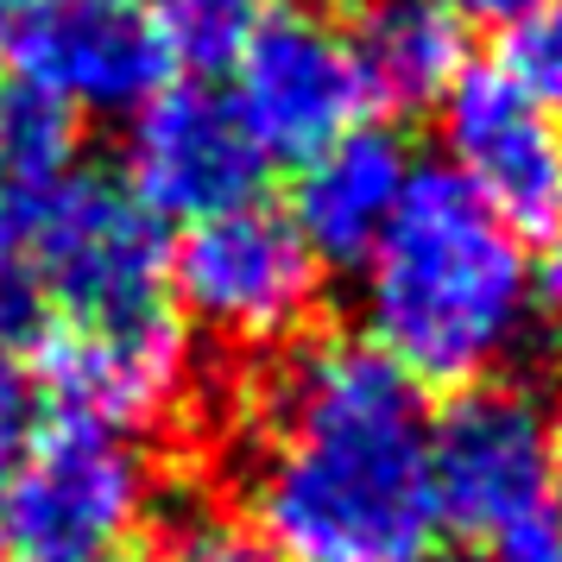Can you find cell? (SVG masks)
<instances>
[{
  "mask_svg": "<svg viewBox=\"0 0 562 562\" xmlns=\"http://www.w3.org/2000/svg\"><path fill=\"white\" fill-rule=\"evenodd\" d=\"M234 474L247 531L284 562H430V405L380 348L284 341L240 405Z\"/></svg>",
  "mask_w": 562,
  "mask_h": 562,
  "instance_id": "obj_1",
  "label": "cell"
},
{
  "mask_svg": "<svg viewBox=\"0 0 562 562\" xmlns=\"http://www.w3.org/2000/svg\"><path fill=\"white\" fill-rule=\"evenodd\" d=\"M360 323L417 385L499 380L537 329V259L525 228L456 171H411L380 247L360 259Z\"/></svg>",
  "mask_w": 562,
  "mask_h": 562,
  "instance_id": "obj_2",
  "label": "cell"
},
{
  "mask_svg": "<svg viewBox=\"0 0 562 562\" xmlns=\"http://www.w3.org/2000/svg\"><path fill=\"white\" fill-rule=\"evenodd\" d=\"M0 259L20 279V297L7 310L26 329L171 304L165 222L139 203L127 178H102L82 165L52 196H38L13 228H0Z\"/></svg>",
  "mask_w": 562,
  "mask_h": 562,
  "instance_id": "obj_3",
  "label": "cell"
},
{
  "mask_svg": "<svg viewBox=\"0 0 562 562\" xmlns=\"http://www.w3.org/2000/svg\"><path fill=\"white\" fill-rule=\"evenodd\" d=\"M430 486L442 531L481 562H562V512L550 474V417L506 380L461 385L430 417Z\"/></svg>",
  "mask_w": 562,
  "mask_h": 562,
  "instance_id": "obj_4",
  "label": "cell"
},
{
  "mask_svg": "<svg viewBox=\"0 0 562 562\" xmlns=\"http://www.w3.org/2000/svg\"><path fill=\"white\" fill-rule=\"evenodd\" d=\"M158 506L146 449L121 430L57 417L0 468L7 562H127Z\"/></svg>",
  "mask_w": 562,
  "mask_h": 562,
  "instance_id": "obj_5",
  "label": "cell"
},
{
  "mask_svg": "<svg viewBox=\"0 0 562 562\" xmlns=\"http://www.w3.org/2000/svg\"><path fill=\"white\" fill-rule=\"evenodd\" d=\"M0 70L57 114H133L178 70L153 0H0Z\"/></svg>",
  "mask_w": 562,
  "mask_h": 562,
  "instance_id": "obj_6",
  "label": "cell"
},
{
  "mask_svg": "<svg viewBox=\"0 0 562 562\" xmlns=\"http://www.w3.org/2000/svg\"><path fill=\"white\" fill-rule=\"evenodd\" d=\"M316 291L323 259L304 247L284 209L259 196L183 222V240L171 247L178 316L228 348H284L310 323Z\"/></svg>",
  "mask_w": 562,
  "mask_h": 562,
  "instance_id": "obj_7",
  "label": "cell"
},
{
  "mask_svg": "<svg viewBox=\"0 0 562 562\" xmlns=\"http://www.w3.org/2000/svg\"><path fill=\"white\" fill-rule=\"evenodd\" d=\"M222 64L234 108L266 158H310L316 146L360 127L373 108L348 26L291 0H272V13H247Z\"/></svg>",
  "mask_w": 562,
  "mask_h": 562,
  "instance_id": "obj_8",
  "label": "cell"
},
{
  "mask_svg": "<svg viewBox=\"0 0 562 562\" xmlns=\"http://www.w3.org/2000/svg\"><path fill=\"white\" fill-rule=\"evenodd\" d=\"M38 373L64 417L139 436L190 405L196 348L178 304H146L127 316L38 329Z\"/></svg>",
  "mask_w": 562,
  "mask_h": 562,
  "instance_id": "obj_9",
  "label": "cell"
},
{
  "mask_svg": "<svg viewBox=\"0 0 562 562\" xmlns=\"http://www.w3.org/2000/svg\"><path fill=\"white\" fill-rule=\"evenodd\" d=\"M259 171L266 153L228 89L165 82L146 108H133L127 183L158 222H203L215 209L247 203L259 190Z\"/></svg>",
  "mask_w": 562,
  "mask_h": 562,
  "instance_id": "obj_10",
  "label": "cell"
},
{
  "mask_svg": "<svg viewBox=\"0 0 562 562\" xmlns=\"http://www.w3.org/2000/svg\"><path fill=\"white\" fill-rule=\"evenodd\" d=\"M436 114L449 153L442 171H456L481 203L518 228H537L562 209V114L537 102L506 64L461 70L436 95Z\"/></svg>",
  "mask_w": 562,
  "mask_h": 562,
  "instance_id": "obj_11",
  "label": "cell"
},
{
  "mask_svg": "<svg viewBox=\"0 0 562 562\" xmlns=\"http://www.w3.org/2000/svg\"><path fill=\"white\" fill-rule=\"evenodd\" d=\"M411 183L405 146L380 127H348L341 139L297 158V190H291V228L323 266H360L380 247L385 222L398 215Z\"/></svg>",
  "mask_w": 562,
  "mask_h": 562,
  "instance_id": "obj_12",
  "label": "cell"
},
{
  "mask_svg": "<svg viewBox=\"0 0 562 562\" xmlns=\"http://www.w3.org/2000/svg\"><path fill=\"white\" fill-rule=\"evenodd\" d=\"M341 26L373 108H436L468 70V20L449 0H355Z\"/></svg>",
  "mask_w": 562,
  "mask_h": 562,
  "instance_id": "obj_13",
  "label": "cell"
},
{
  "mask_svg": "<svg viewBox=\"0 0 562 562\" xmlns=\"http://www.w3.org/2000/svg\"><path fill=\"white\" fill-rule=\"evenodd\" d=\"M77 171V121L32 95H0V228Z\"/></svg>",
  "mask_w": 562,
  "mask_h": 562,
  "instance_id": "obj_14",
  "label": "cell"
},
{
  "mask_svg": "<svg viewBox=\"0 0 562 562\" xmlns=\"http://www.w3.org/2000/svg\"><path fill=\"white\" fill-rule=\"evenodd\" d=\"M506 70L531 89L543 108L562 114V0L531 7L518 26H506Z\"/></svg>",
  "mask_w": 562,
  "mask_h": 562,
  "instance_id": "obj_15",
  "label": "cell"
},
{
  "mask_svg": "<svg viewBox=\"0 0 562 562\" xmlns=\"http://www.w3.org/2000/svg\"><path fill=\"white\" fill-rule=\"evenodd\" d=\"M171 562H284V557H272L247 525H234L222 512H190L171 531Z\"/></svg>",
  "mask_w": 562,
  "mask_h": 562,
  "instance_id": "obj_16",
  "label": "cell"
},
{
  "mask_svg": "<svg viewBox=\"0 0 562 562\" xmlns=\"http://www.w3.org/2000/svg\"><path fill=\"white\" fill-rule=\"evenodd\" d=\"M20 329H26V323H20L13 310H0V442L20 430V417H26V392H32Z\"/></svg>",
  "mask_w": 562,
  "mask_h": 562,
  "instance_id": "obj_17",
  "label": "cell"
},
{
  "mask_svg": "<svg viewBox=\"0 0 562 562\" xmlns=\"http://www.w3.org/2000/svg\"><path fill=\"white\" fill-rule=\"evenodd\" d=\"M461 20H486V26H518L531 7H543V0H449Z\"/></svg>",
  "mask_w": 562,
  "mask_h": 562,
  "instance_id": "obj_18",
  "label": "cell"
},
{
  "mask_svg": "<svg viewBox=\"0 0 562 562\" xmlns=\"http://www.w3.org/2000/svg\"><path fill=\"white\" fill-rule=\"evenodd\" d=\"M537 310L562 329V240H557V254H550V266L537 272Z\"/></svg>",
  "mask_w": 562,
  "mask_h": 562,
  "instance_id": "obj_19",
  "label": "cell"
},
{
  "mask_svg": "<svg viewBox=\"0 0 562 562\" xmlns=\"http://www.w3.org/2000/svg\"><path fill=\"white\" fill-rule=\"evenodd\" d=\"M550 474H557V512H562V411L550 417Z\"/></svg>",
  "mask_w": 562,
  "mask_h": 562,
  "instance_id": "obj_20",
  "label": "cell"
},
{
  "mask_svg": "<svg viewBox=\"0 0 562 562\" xmlns=\"http://www.w3.org/2000/svg\"><path fill=\"white\" fill-rule=\"evenodd\" d=\"M240 7H247V0H240Z\"/></svg>",
  "mask_w": 562,
  "mask_h": 562,
  "instance_id": "obj_21",
  "label": "cell"
}]
</instances>
